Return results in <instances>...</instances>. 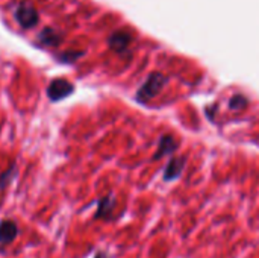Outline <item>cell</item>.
<instances>
[{
	"mask_svg": "<svg viewBox=\"0 0 259 258\" xmlns=\"http://www.w3.org/2000/svg\"><path fill=\"white\" fill-rule=\"evenodd\" d=\"M114 207H115L114 196L112 195L105 196L103 199L99 201L97 211H96V219H108V217H111V214L114 211Z\"/></svg>",
	"mask_w": 259,
	"mask_h": 258,
	"instance_id": "ba28073f",
	"label": "cell"
},
{
	"mask_svg": "<svg viewBox=\"0 0 259 258\" xmlns=\"http://www.w3.org/2000/svg\"><path fill=\"white\" fill-rule=\"evenodd\" d=\"M185 169V158L184 157H175L168 161L165 170H164V181L170 182L178 179Z\"/></svg>",
	"mask_w": 259,
	"mask_h": 258,
	"instance_id": "277c9868",
	"label": "cell"
},
{
	"mask_svg": "<svg viewBox=\"0 0 259 258\" xmlns=\"http://www.w3.org/2000/svg\"><path fill=\"white\" fill-rule=\"evenodd\" d=\"M14 172H15V167L12 166V167H9L5 173H2V175H0V189H3V187L9 182V179L12 178Z\"/></svg>",
	"mask_w": 259,
	"mask_h": 258,
	"instance_id": "8fae6325",
	"label": "cell"
},
{
	"mask_svg": "<svg viewBox=\"0 0 259 258\" xmlns=\"http://www.w3.org/2000/svg\"><path fill=\"white\" fill-rule=\"evenodd\" d=\"M71 91H73V85L65 79H55L47 88V94L53 102L67 97Z\"/></svg>",
	"mask_w": 259,
	"mask_h": 258,
	"instance_id": "3957f363",
	"label": "cell"
},
{
	"mask_svg": "<svg viewBox=\"0 0 259 258\" xmlns=\"http://www.w3.org/2000/svg\"><path fill=\"white\" fill-rule=\"evenodd\" d=\"M94 258H109V255H108V254H105V252H97Z\"/></svg>",
	"mask_w": 259,
	"mask_h": 258,
	"instance_id": "7c38bea8",
	"label": "cell"
},
{
	"mask_svg": "<svg viewBox=\"0 0 259 258\" xmlns=\"http://www.w3.org/2000/svg\"><path fill=\"white\" fill-rule=\"evenodd\" d=\"M246 106H247V97L243 96V94L234 96V97L231 99V102H229V108H231V109H235V111H240V109H243V108H246Z\"/></svg>",
	"mask_w": 259,
	"mask_h": 258,
	"instance_id": "30bf717a",
	"label": "cell"
},
{
	"mask_svg": "<svg viewBox=\"0 0 259 258\" xmlns=\"http://www.w3.org/2000/svg\"><path fill=\"white\" fill-rule=\"evenodd\" d=\"M176 149H178V141L175 140V137H171V135H164V137L159 140V143H158V151H156V154L153 155V160H159V158H162V157H165V155H170V154H173Z\"/></svg>",
	"mask_w": 259,
	"mask_h": 258,
	"instance_id": "52a82bcc",
	"label": "cell"
},
{
	"mask_svg": "<svg viewBox=\"0 0 259 258\" xmlns=\"http://www.w3.org/2000/svg\"><path fill=\"white\" fill-rule=\"evenodd\" d=\"M132 43V35L126 30H117L109 36V47L115 52H124Z\"/></svg>",
	"mask_w": 259,
	"mask_h": 258,
	"instance_id": "5b68a950",
	"label": "cell"
},
{
	"mask_svg": "<svg viewBox=\"0 0 259 258\" xmlns=\"http://www.w3.org/2000/svg\"><path fill=\"white\" fill-rule=\"evenodd\" d=\"M14 18L15 21L24 27V29H32L38 23V12L33 8L32 3L29 2H20L14 8Z\"/></svg>",
	"mask_w": 259,
	"mask_h": 258,
	"instance_id": "7a4b0ae2",
	"label": "cell"
},
{
	"mask_svg": "<svg viewBox=\"0 0 259 258\" xmlns=\"http://www.w3.org/2000/svg\"><path fill=\"white\" fill-rule=\"evenodd\" d=\"M165 82H167V79H165L164 75H161V73L150 75L147 78V81L143 84V87L140 88V91L137 93V99L140 102H143V103L144 102H149L150 99H153L162 90V87L165 85Z\"/></svg>",
	"mask_w": 259,
	"mask_h": 258,
	"instance_id": "6da1fadb",
	"label": "cell"
},
{
	"mask_svg": "<svg viewBox=\"0 0 259 258\" xmlns=\"http://www.w3.org/2000/svg\"><path fill=\"white\" fill-rule=\"evenodd\" d=\"M38 40L46 44V46H56L59 43V35L52 30V29H44L39 35H38Z\"/></svg>",
	"mask_w": 259,
	"mask_h": 258,
	"instance_id": "9c48e42d",
	"label": "cell"
},
{
	"mask_svg": "<svg viewBox=\"0 0 259 258\" xmlns=\"http://www.w3.org/2000/svg\"><path fill=\"white\" fill-rule=\"evenodd\" d=\"M18 234V227L14 220H2L0 222V245H9Z\"/></svg>",
	"mask_w": 259,
	"mask_h": 258,
	"instance_id": "8992f818",
	"label": "cell"
}]
</instances>
